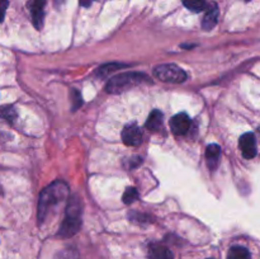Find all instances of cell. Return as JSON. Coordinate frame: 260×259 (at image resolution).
I'll use <instances>...</instances> for the list:
<instances>
[{"instance_id": "cell-7", "label": "cell", "mask_w": 260, "mask_h": 259, "mask_svg": "<svg viewBox=\"0 0 260 259\" xmlns=\"http://www.w3.org/2000/svg\"><path fill=\"white\" fill-rule=\"evenodd\" d=\"M190 124H192V121L187 113H178L170 119V128H172L173 134L179 135V136L185 135L189 131Z\"/></svg>"}, {"instance_id": "cell-2", "label": "cell", "mask_w": 260, "mask_h": 259, "mask_svg": "<svg viewBox=\"0 0 260 259\" xmlns=\"http://www.w3.org/2000/svg\"><path fill=\"white\" fill-rule=\"evenodd\" d=\"M81 226V203L79 198L73 197L69 201L66 207V216L61 223L58 236L61 238H71L75 235Z\"/></svg>"}, {"instance_id": "cell-9", "label": "cell", "mask_w": 260, "mask_h": 259, "mask_svg": "<svg viewBox=\"0 0 260 259\" xmlns=\"http://www.w3.org/2000/svg\"><path fill=\"white\" fill-rule=\"evenodd\" d=\"M147 259H174L172 250L161 244H151L147 250Z\"/></svg>"}, {"instance_id": "cell-5", "label": "cell", "mask_w": 260, "mask_h": 259, "mask_svg": "<svg viewBox=\"0 0 260 259\" xmlns=\"http://www.w3.org/2000/svg\"><path fill=\"white\" fill-rule=\"evenodd\" d=\"M239 147L241 150V154L245 159H253L258 154V147H256V137L255 135L248 132L244 134L239 140Z\"/></svg>"}, {"instance_id": "cell-19", "label": "cell", "mask_w": 260, "mask_h": 259, "mask_svg": "<svg viewBox=\"0 0 260 259\" xmlns=\"http://www.w3.org/2000/svg\"><path fill=\"white\" fill-rule=\"evenodd\" d=\"M74 95H75L74 96V102H75V104H74V109H76L79 108L81 104V95L79 91H74Z\"/></svg>"}, {"instance_id": "cell-11", "label": "cell", "mask_w": 260, "mask_h": 259, "mask_svg": "<svg viewBox=\"0 0 260 259\" xmlns=\"http://www.w3.org/2000/svg\"><path fill=\"white\" fill-rule=\"evenodd\" d=\"M218 17H220V10H218L217 5L213 4L212 7L208 8V10L206 12L205 17H203V20H202L203 29H206V30L212 29V28L217 24Z\"/></svg>"}, {"instance_id": "cell-15", "label": "cell", "mask_w": 260, "mask_h": 259, "mask_svg": "<svg viewBox=\"0 0 260 259\" xmlns=\"http://www.w3.org/2000/svg\"><path fill=\"white\" fill-rule=\"evenodd\" d=\"M137 198H139V190L135 187H129L124 190L123 198H122V200H123V202L126 203V205H131V203H134Z\"/></svg>"}, {"instance_id": "cell-1", "label": "cell", "mask_w": 260, "mask_h": 259, "mask_svg": "<svg viewBox=\"0 0 260 259\" xmlns=\"http://www.w3.org/2000/svg\"><path fill=\"white\" fill-rule=\"evenodd\" d=\"M69 195V187L65 182L62 180H56V182L51 183L47 188L43 189L41 193L40 203H38V221L42 222L48 215L51 208L60 203L61 201L65 200Z\"/></svg>"}, {"instance_id": "cell-13", "label": "cell", "mask_w": 260, "mask_h": 259, "mask_svg": "<svg viewBox=\"0 0 260 259\" xmlns=\"http://www.w3.org/2000/svg\"><path fill=\"white\" fill-rule=\"evenodd\" d=\"M228 259H251V254L245 246H231L228 253Z\"/></svg>"}, {"instance_id": "cell-21", "label": "cell", "mask_w": 260, "mask_h": 259, "mask_svg": "<svg viewBox=\"0 0 260 259\" xmlns=\"http://www.w3.org/2000/svg\"><path fill=\"white\" fill-rule=\"evenodd\" d=\"M245 2H250V0H245Z\"/></svg>"}, {"instance_id": "cell-4", "label": "cell", "mask_w": 260, "mask_h": 259, "mask_svg": "<svg viewBox=\"0 0 260 259\" xmlns=\"http://www.w3.org/2000/svg\"><path fill=\"white\" fill-rule=\"evenodd\" d=\"M154 75L159 80L173 84L183 83L187 79V73L174 63H164V65L156 66L154 70Z\"/></svg>"}, {"instance_id": "cell-16", "label": "cell", "mask_w": 260, "mask_h": 259, "mask_svg": "<svg viewBox=\"0 0 260 259\" xmlns=\"http://www.w3.org/2000/svg\"><path fill=\"white\" fill-rule=\"evenodd\" d=\"M0 116H3L9 122H13V119L17 118V113H15V111L12 107H4V108L2 109V112H0Z\"/></svg>"}, {"instance_id": "cell-18", "label": "cell", "mask_w": 260, "mask_h": 259, "mask_svg": "<svg viewBox=\"0 0 260 259\" xmlns=\"http://www.w3.org/2000/svg\"><path fill=\"white\" fill-rule=\"evenodd\" d=\"M8 5H9V0H0V22L4 20L5 12L8 9Z\"/></svg>"}, {"instance_id": "cell-6", "label": "cell", "mask_w": 260, "mask_h": 259, "mask_svg": "<svg viewBox=\"0 0 260 259\" xmlns=\"http://www.w3.org/2000/svg\"><path fill=\"white\" fill-rule=\"evenodd\" d=\"M142 131L137 124H127L122 131V141L127 146L136 147L142 144Z\"/></svg>"}, {"instance_id": "cell-14", "label": "cell", "mask_w": 260, "mask_h": 259, "mask_svg": "<svg viewBox=\"0 0 260 259\" xmlns=\"http://www.w3.org/2000/svg\"><path fill=\"white\" fill-rule=\"evenodd\" d=\"M183 4L187 9H189L193 13H200L206 9L207 3L206 0H183Z\"/></svg>"}, {"instance_id": "cell-22", "label": "cell", "mask_w": 260, "mask_h": 259, "mask_svg": "<svg viewBox=\"0 0 260 259\" xmlns=\"http://www.w3.org/2000/svg\"><path fill=\"white\" fill-rule=\"evenodd\" d=\"M210 259H212V258H210Z\"/></svg>"}, {"instance_id": "cell-17", "label": "cell", "mask_w": 260, "mask_h": 259, "mask_svg": "<svg viewBox=\"0 0 260 259\" xmlns=\"http://www.w3.org/2000/svg\"><path fill=\"white\" fill-rule=\"evenodd\" d=\"M141 161H142V159L141 157H139V156H134V157H129V159H127V168H128V169H132V168H136V167H139L140 164H141Z\"/></svg>"}, {"instance_id": "cell-8", "label": "cell", "mask_w": 260, "mask_h": 259, "mask_svg": "<svg viewBox=\"0 0 260 259\" xmlns=\"http://www.w3.org/2000/svg\"><path fill=\"white\" fill-rule=\"evenodd\" d=\"M45 5L46 0H30L29 2V10L32 14L33 24L37 29H41L45 20Z\"/></svg>"}, {"instance_id": "cell-12", "label": "cell", "mask_w": 260, "mask_h": 259, "mask_svg": "<svg viewBox=\"0 0 260 259\" xmlns=\"http://www.w3.org/2000/svg\"><path fill=\"white\" fill-rule=\"evenodd\" d=\"M162 122H164V116H162L161 112L159 109H154L147 117L146 127L151 131H156V130L161 128Z\"/></svg>"}, {"instance_id": "cell-20", "label": "cell", "mask_w": 260, "mask_h": 259, "mask_svg": "<svg viewBox=\"0 0 260 259\" xmlns=\"http://www.w3.org/2000/svg\"><path fill=\"white\" fill-rule=\"evenodd\" d=\"M94 0H80V4L83 5V7H90L91 4H93Z\"/></svg>"}, {"instance_id": "cell-3", "label": "cell", "mask_w": 260, "mask_h": 259, "mask_svg": "<svg viewBox=\"0 0 260 259\" xmlns=\"http://www.w3.org/2000/svg\"><path fill=\"white\" fill-rule=\"evenodd\" d=\"M149 76L141 73H124L112 78L107 84V91L112 94L122 93L129 88L140 85L142 83H149Z\"/></svg>"}, {"instance_id": "cell-10", "label": "cell", "mask_w": 260, "mask_h": 259, "mask_svg": "<svg viewBox=\"0 0 260 259\" xmlns=\"http://www.w3.org/2000/svg\"><path fill=\"white\" fill-rule=\"evenodd\" d=\"M221 156V147L217 144L208 145L206 149V159H207L208 168L211 170H215L218 167V161H220Z\"/></svg>"}]
</instances>
